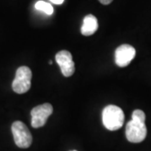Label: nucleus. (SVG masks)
Listing matches in <instances>:
<instances>
[{
	"label": "nucleus",
	"instance_id": "nucleus-6",
	"mask_svg": "<svg viewBox=\"0 0 151 151\" xmlns=\"http://www.w3.org/2000/svg\"><path fill=\"white\" fill-rule=\"evenodd\" d=\"M136 55L135 49L130 45H122L115 50V63L119 67L129 65Z\"/></svg>",
	"mask_w": 151,
	"mask_h": 151
},
{
	"label": "nucleus",
	"instance_id": "nucleus-7",
	"mask_svg": "<svg viewBox=\"0 0 151 151\" xmlns=\"http://www.w3.org/2000/svg\"><path fill=\"white\" fill-rule=\"evenodd\" d=\"M55 60L59 65L62 74L68 77L75 72V63L72 59V55L67 50L59 51L55 55Z\"/></svg>",
	"mask_w": 151,
	"mask_h": 151
},
{
	"label": "nucleus",
	"instance_id": "nucleus-4",
	"mask_svg": "<svg viewBox=\"0 0 151 151\" xmlns=\"http://www.w3.org/2000/svg\"><path fill=\"white\" fill-rule=\"evenodd\" d=\"M126 138L131 143H140L147 135L145 122L131 119L126 125Z\"/></svg>",
	"mask_w": 151,
	"mask_h": 151
},
{
	"label": "nucleus",
	"instance_id": "nucleus-10",
	"mask_svg": "<svg viewBox=\"0 0 151 151\" xmlns=\"http://www.w3.org/2000/svg\"><path fill=\"white\" fill-rule=\"evenodd\" d=\"M132 119H135V120H139V121L145 122V113L142 110L136 109L132 113Z\"/></svg>",
	"mask_w": 151,
	"mask_h": 151
},
{
	"label": "nucleus",
	"instance_id": "nucleus-11",
	"mask_svg": "<svg viewBox=\"0 0 151 151\" xmlns=\"http://www.w3.org/2000/svg\"><path fill=\"white\" fill-rule=\"evenodd\" d=\"M98 1L103 5H108V4H111L113 2V0H98Z\"/></svg>",
	"mask_w": 151,
	"mask_h": 151
},
{
	"label": "nucleus",
	"instance_id": "nucleus-1",
	"mask_svg": "<svg viewBox=\"0 0 151 151\" xmlns=\"http://www.w3.org/2000/svg\"><path fill=\"white\" fill-rule=\"evenodd\" d=\"M124 122V113L121 108L115 105H108L103 111V123L108 130L119 129Z\"/></svg>",
	"mask_w": 151,
	"mask_h": 151
},
{
	"label": "nucleus",
	"instance_id": "nucleus-12",
	"mask_svg": "<svg viewBox=\"0 0 151 151\" xmlns=\"http://www.w3.org/2000/svg\"><path fill=\"white\" fill-rule=\"evenodd\" d=\"M51 3H53L55 4H63V2H64V0H50Z\"/></svg>",
	"mask_w": 151,
	"mask_h": 151
},
{
	"label": "nucleus",
	"instance_id": "nucleus-9",
	"mask_svg": "<svg viewBox=\"0 0 151 151\" xmlns=\"http://www.w3.org/2000/svg\"><path fill=\"white\" fill-rule=\"evenodd\" d=\"M35 9L39 11L44 12L45 14H49V15L52 14L54 12V9H53L52 5L45 1H38L35 4Z\"/></svg>",
	"mask_w": 151,
	"mask_h": 151
},
{
	"label": "nucleus",
	"instance_id": "nucleus-3",
	"mask_svg": "<svg viewBox=\"0 0 151 151\" xmlns=\"http://www.w3.org/2000/svg\"><path fill=\"white\" fill-rule=\"evenodd\" d=\"M12 133L15 145L22 149H27L32 144V135L26 125L20 121H16L12 124Z\"/></svg>",
	"mask_w": 151,
	"mask_h": 151
},
{
	"label": "nucleus",
	"instance_id": "nucleus-2",
	"mask_svg": "<svg viewBox=\"0 0 151 151\" xmlns=\"http://www.w3.org/2000/svg\"><path fill=\"white\" fill-rule=\"evenodd\" d=\"M32 72L28 66H20L18 68L14 80L12 83L13 90L18 94L28 92L31 86Z\"/></svg>",
	"mask_w": 151,
	"mask_h": 151
},
{
	"label": "nucleus",
	"instance_id": "nucleus-8",
	"mask_svg": "<svg viewBox=\"0 0 151 151\" xmlns=\"http://www.w3.org/2000/svg\"><path fill=\"white\" fill-rule=\"evenodd\" d=\"M98 29V23L96 17L92 14L86 15L83 19V24L81 28V32L85 36L92 35Z\"/></svg>",
	"mask_w": 151,
	"mask_h": 151
},
{
	"label": "nucleus",
	"instance_id": "nucleus-13",
	"mask_svg": "<svg viewBox=\"0 0 151 151\" xmlns=\"http://www.w3.org/2000/svg\"><path fill=\"white\" fill-rule=\"evenodd\" d=\"M72 151H76V150H72Z\"/></svg>",
	"mask_w": 151,
	"mask_h": 151
},
{
	"label": "nucleus",
	"instance_id": "nucleus-5",
	"mask_svg": "<svg viewBox=\"0 0 151 151\" xmlns=\"http://www.w3.org/2000/svg\"><path fill=\"white\" fill-rule=\"evenodd\" d=\"M53 113V107L50 103L39 105L31 110V125L33 128H41L45 124L48 118Z\"/></svg>",
	"mask_w": 151,
	"mask_h": 151
}]
</instances>
